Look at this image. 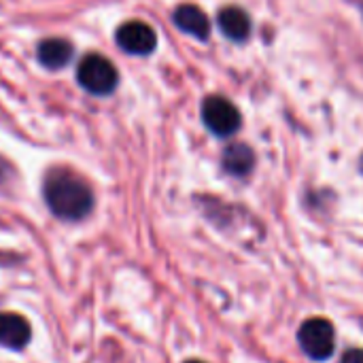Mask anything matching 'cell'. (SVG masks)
Masks as SVG:
<instances>
[{"mask_svg":"<svg viewBox=\"0 0 363 363\" xmlns=\"http://www.w3.org/2000/svg\"><path fill=\"white\" fill-rule=\"evenodd\" d=\"M43 196L49 211L64 221H81L94 208V194L89 185L64 168H55L47 174Z\"/></svg>","mask_w":363,"mask_h":363,"instance_id":"obj_1","label":"cell"},{"mask_svg":"<svg viewBox=\"0 0 363 363\" xmlns=\"http://www.w3.org/2000/svg\"><path fill=\"white\" fill-rule=\"evenodd\" d=\"M77 79L83 89H87L89 94H96V96L113 94L117 87V81H119L117 70L111 64V60H106L104 55H96V53L83 57V62L79 64V70H77Z\"/></svg>","mask_w":363,"mask_h":363,"instance_id":"obj_2","label":"cell"},{"mask_svg":"<svg viewBox=\"0 0 363 363\" xmlns=\"http://www.w3.org/2000/svg\"><path fill=\"white\" fill-rule=\"evenodd\" d=\"M298 342L311 359L325 362L332 357L336 347L334 325L328 319H308L302 323L298 332Z\"/></svg>","mask_w":363,"mask_h":363,"instance_id":"obj_3","label":"cell"},{"mask_svg":"<svg viewBox=\"0 0 363 363\" xmlns=\"http://www.w3.org/2000/svg\"><path fill=\"white\" fill-rule=\"evenodd\" d=\"M202 121L219 138L236 134L240 130V125H242L240 111L223 96H208L204 100V104H202Z\"/></svg>","mask_w":363,"mask_h":363,"instance_id":"obj_4","label":"cell"},{"mask_svg":"<svg viewBox=\"0 0 363 363\" xmlns=\"http://www.w3.org/2000/svg\"><path fill=\"white\" fill-rule=\"evenodd\" d=\"M117 45L128 53L149 55L157 45V36L145 21H128L117 30Z\"/></svg>","mask_w":363,"mask_h":363,"instance_id":"obj_5","label":"cell"},{"mask_svg":"<svg viewBox=\"0 0 363 363\" xmlns=\"http://www.w3.org/2000/svg\"><path fill=\"white\" fill-rule=\"evenodd\" d=\"M32 330L30 323L17 313H2L0 315V347L19 351L30 342Z\"/></svg>","mask_w":363,"mask_h":363,"instance_id":"obj_6","label":"cell"},{"mask_svg":"<svg viewBox=\"0 0 363 363\" xmlns=\"http://www.w3.org/2000/svg\"><path fill=\"white\" fill-rule=\"evenodd\" d=\"M177 28L198 40H206L211 34V21L206 17V13L196 6V4H181L177 6L174 15H172Z\"/></svg>","mask_w":363,"mask_h":363,"instance_id":"obj_7","label":"cell"},{"mask_svg":"<svg viewBox=\"0 0 363 363\" xmlns=\"http://www.w3.org/2000/svg\"><path fill=\"white\" fill-rule=\"evenodd\" d=\"M221 166L228 174L236 177V179H245L251 174L253 166H255V153L249 145L245 143H234L223 151L221 157Z\"/></svg>","mask_w":363,"mask_h":363,"instance_id":"obj_8","label":"cell"},{"mask_svg":"<svg viewBox=\"0 0 363 363\" xmlns=\"http://www.w3.org/2000/svg\"><path fill=\"white\" fill-rule=\"evenodd\" d=\"M219 30L223 32L225 38L234 43H245L251 34V17L238 9V6H228L219 13Z\"/></svg>","mask_w":363,"mask_h":363,"instance_id":"obj_9","label":"cell"},{"mask_svg":"<svg viewBox=\"0 0 363 363\" xmlns=\"http://www.w3.org/2000/svg\"><path fill=\"white\" fill-rule=\"evenodd\" d=\"M72 57V45L64 38H47L38 45V62L45 68L60 70Z\"/></svg>","mask_w":363,"mask_h":363,"instance_id":"obj_10","label":"cell"},{"mask_svg":"<svg viewBox=\"0 0 363 363\" xmlns=\"http://www.w3.org/2000/svg\"><path fill=\"white\" fill-rule=\"evenodd\" d=\"M342 363H363V349H351L342 355Z\"/></svg>","mask_w":363,"mask_h":363,"instance_id":"obj_11","label":"cell"},{"mask_svg":"<svg viewBox=\"0 0 363 363\" xmlns=\"http://www.w3.org/2000/svg\"><path fill=\"white\" fill-rule=\"evenodd\" d=\"M185 363H204V362H196V359H194V362H185Z\"/></svg>","mask_w":363,"mask_h":363,"instance_id":"obj_12","label":"cell"},{"mask_svg":"<svg viewBox=\"0 0 363 363\" xmlns=\"http://www.w3.org/2000/svg\"><path fill=\"white\" fill-rule=\"evenodd\" d=\"M362 172H363V157H362Z\"/></svg>","mask_w":363,"mask_h":363,"instance_id":"obj_13","label":"cell"},{"mask_svg":"<svg viewBox=\"0 0 363 363\" xmlns=\"http://www.w3.org/2000/svg\"><path fill=\"white\" fill-rule=\"evenodd\" d=\"M362 9H363V0H362Z\"/></svg>","mask_w":363,"mask_h":363,"instance_id":"obj_14","label":"cell"}]
</instances>
